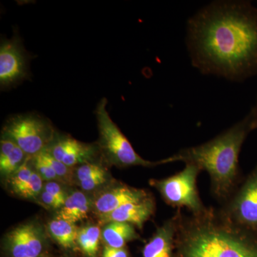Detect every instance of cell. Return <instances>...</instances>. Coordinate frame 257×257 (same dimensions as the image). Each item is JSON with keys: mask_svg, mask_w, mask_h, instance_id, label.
Segmentation results:
<instances>
[{"mask_svg": "<svg viewBox=\"0 0 257 257\" xmlns=\"http://www.w3.org/2000/svg\"><path fill=\"white\" fill-rule=\"evenodd\" d=\"M176 214L177 257H257L256 241L220 209L190 215L177 209Z\"/></svg>", "mask_w": 257, "mask_h": 257, "instance_id": "obj_2", "label": "cell"}, {"mask_svg": "<svg viewBox=\"0 0 257 257\" xmlns=\"http://www.w3.org/2000/svg\"><path fill=\"white\" fill-rule=\"evenodd\" d=\"M49 236L59 246L67 251L79 250L77 236L79 227L76 224L56 216L47 226Z\"/></svg>", "mask_w": 257, "mask_h": 257, "instance_id": "obj_16", "label": "cell"}, {"mask_svg": "<svg viewBox=\"0 0 257 257\" xmlns=\"http://www.w3.org/2000/svg\"><path fill=\"white\" fill-rule=\"evenodd\" d=\"M42 158L51 166L58 177L60 182L71 184L74 181V168H70L63 163L54 158L46 150L40 152Z\"/></svg>", "mask_w": 257, "mask_h": 257, "instance_id": "obj_21", "label": "cell"}, {"mask_svg": "<svg viewBox=\"0 0 257 257\" xmlns=\"http://www.w3.org/2000/svg\"><path fill=\"white\" fill-rule=\"evenodd\" d=\"M220 210L241 229H257V170L231 194Z\"/></svg>", "mask_w": 257, "mask_h": 257, "instance_id": "obj_8", "label": "cell"}, {"mask_svg": "<svg viewBox=\"0 0 257 257\" xmlns=\"http://www.w3.org/2000/svg\"><path fill=\"white\" fill-rule=\"evenodd\" d=\"M156 205L155 199L150 196L140 202L127 203L110 214L99 218V224L104 226L111 221L128 223L139 229H143L144 224L155 214Z\"/></svg>", "mask_w": 257, "mask_h": 257, "instance_id": "obj_12", "label": "cell"}, {"mask_svg": "<svg viewBox=\"0 0 257 257\" xmlns=\"http://www.w3.org/2000/svg\"><path fill=\"white\" fill-rule=\"evenodd\" d=\"M31 163L34 170L36 171L37 173L42 177L44 182L55 181V182H60L55 171L46 161L42 158L40 153L36 156L31 157Z\"/></svg>", "mask_w": 257, "mask_h": 257, "instance_id": "obj_22", "label": "cell"}, {"mask_svg": "<svg viewBox=\"0 0 257 257\" xmlns=\"http://www.w3.org/2000/svg\"><path fill=\"white\" fill-rule=\"evenodd\" d=\"M37 202L41 204L42 207L47 209H60L62 208L63 204L59 202L55 197L51 195L50 193L47 192L46 191L42 190L41 194L37 197Z\"/></svg>", "mask_w": 257, "mask_h": 257, "instance_id": "obj_24", "label": "cell"}, {"mask_svg": "<svg viewBox=\"0 0 257 257\" xmlns=\"http://www.w3.org/2000/svg\"><path fill=\"white\" fill-rule=\"evenodd\" d=\"M186 44L203 74L242 82L257 74V8L246 1H215L189 19Z\"/></svg>", "mask_w": 257, "mask_h": 257, "instance_id": "obj_1", "label": "cell"}, {"mask_svg": "<svg viewBox=\"0 0 257 257\" xmlns=\"http://www.w3.org/2000/svg\"><path fill=\"white\" fill-rule=\"evenodd\" d=\"M30 55L20 37L3 38L0 44V87H14L29 77Z\"/></svg>", "mask_w": 257, "mask_h": 257, "instance_id": "obj_9", "label": "cell"}, {"mask_svg": "<svg viewBox=\"0 0 257 257\" xmlns=\"http://www.w3.org/2000/svg\"><path fill=\"white\" fill-rule=\"evenodd\" d=\"M141 239L135 226L128 223L111 221L101 228V240L104 245L115 248H124L126 243Z\"/></svg>", "mask_w": 257, "mask_h": 257, "instance_id": "obj_17", "label": "cell"}, {"mask_svg": "<svg viewBox=\"0 0 257 257\" xmlns=\"http://www.w3.org/2000/svg\"><path fill=\"white\" fill-rule=\"evenodd\" d=\"M43 190L46 191L47 192L50 193L51 195L55 197L59 202L64 204L66 199L67 198V194L64 192L62 186L60 183L55 181H51V182H45L44 184Z\"/></svg>", "mask_w": 257, "mask_h": 257, "instance_id": "obj_23", "label": "cell"}, {"mask_svg": "<svg viewBox=\"0 0 257 257\" xmlns=\"http://www.w3.org/2000/svg\"><path fill=\"white\" fill-rule=\"evenodd\" d=\"M101 257H130V253L126 247L115 248L104 245Z\"/></svg>", "mask_w": 257, "mask_h": 257, "instance_id": "obj_25", "label": "cell"}, {"mask_svg": "<svg viewBox=\"0 0 257 257\" xmlns=\"http://www.w3.org/2000/svg\"><path fill=\"white\" fill-rule=\"evenodd\" d=\"M28 158V155L15 142L10 139L1 138L0 172L5 180L16 172Z\"/></svg>", "mask_w": 257, "mask_h": 257, "instance_id": "obj_18", "label": "cell"}, {"mask_svg": "<svg viewBox=\"0 0 257 257\" xmlns=\"http://www.w3.org/2000/svg\"><path fill=\"white\" fill-rule=\"evenodd\" d=\"M44 180L35 170L31 178L15 193V195L25 199L37 200L44 188Z\"/></svg>", "mask_w": 257, "mask_h": 257, "instance_id": "obj_20", "label": "cell"}, {"mask_svg": "<svg viewBox=\"0 0 257 257\" xmlns=\"http://www.w3.org/2000/svg\"><path fill=\"white\" fill-rule=\"evenodd\" d=\"M62 257H67V256H62Z\"/></svg>", "mask_w": 257, "mask_h": 257, "instance_id": "obj_28", "label": "cell"}, {"mask_svg": "<svg viewBox=\"0 0 257 257\" xmlns=\"http://www.w3.org/2000/svg\"><path fill=\"white\" fill-rule=\"evenodd\" d=\"M109 178L110 176L106 169L94 162L74 168V181L83 192L99 190L109 184Z\"/></svg>", "mask_w": 257, "mask_h": 257, "instance_id": "obj_14", "label": "cell"}, {"mask_svg": "<svg viewBox=\"0 0 257 257\" xmlns=\"http://www.w3.org/2000/svg\"><path fill=\"white\" fill-rule=\"evenodd\" d=\"M107 99L102 98L94 111L97 120L99 154L108 165L119 168L128 167H150L161 165L159 162L145 160L137 153L127 138L111 119L106 110Z\"/></svg>", "mask_w": 257, "mask_h": 257, "instance_id": "obj_4", "label": "cell"}, {"mask_svg": "<svg viewBox=\"0 0 257 257\" xmlns=\"http://www.w3.org/2000/svg\"><path fill=\"white\" fill-rule=\"evenodd\" d=\"M48 232L37 220L27 221L5 235L2 250L5 257H38L48 253Z\"/></svg>", "mask_w": 257, "mask_h": 257, "instance_id": "obj_7", "label": "cell"}, {"mask_svg": "<svg viewBox=\"0 0 257 257\" xmlns=\"http://www.w3.org/2000/svg\"><path fill=\"white\" fill-rule=\"evenodd\" d=\"M201 171L197 166L186 164L183 170L178 173L167 178L150 179L149 183L171 207L178 209L187 208L191 214H200L207 209L197 188V177Z\"/></svg>", "mask_w": 257, "mask_h": 257, "instance_id": "obj_6", "label": "cell"}, {"mask_svg": "<svg viewBox=\"0 0 257 257\" xmlns=\"http://www.w3.org/2000/svg\"><path fill=\"white\" fill-rule=\"evenodd\" d=\"M251 112L253 115V117H254L255 122H256V127H257V101L256 105L253 106L252 109L251 110Z\"/></svg>", "mask_w": 257, "mask_h": 257, "instance_id": "obj_26", "label": "cell"}, {"mask_svg": "<svg viewBox=\"0 0 257 257\" xmlns=\"http://www.w3.org/2000/svg\"><path fill=\"white\" fill-rule=\"evenodd\" d=\"M255 127L254 117L250 111L244 119L216 138L160 160L161 165L183 162L185 165H194L206 171L210 177L211 194L216 200L224 204L234 192L243 142L250 130Z\"/></svg>", "mask_w": 257, "mask_h": 257, "instance_id": "obj_3", "label": "cell"}, {"mask_svg": "<svg viewBox=\"0 0 257 257\" xmlns=\"http://www.w3.org/2000/svg\"><path fill=\"white\" fill-rule=\"evenodd\" d=\"M93 209V199L83 191H74L67 196L65 202L57 213L64 220L77 224L87 218Z\"/></svg>", "mask_w": 257, "mask_h": 257, "instance_id": "obj_15", "label": "cell"}, {"mask_svg": "<svg viewBox=\"0 0 257 257\" xmlns=\"http://www.w3.org/2000/svg\"><path fill=\"white\" fill-rule=\"evenodd\" d=\"M145 189L116 182L99 189L93 198V210L98 217L105 216L127 203L140 202L150 197Z\"/></svg>", "mask_w": 257, "mask_h": 257, "instance_id": "obj_11", "label": "cell"}, {"mask_svg": "<svg viewBox=\"0 0 257 257\" xmlns=\"http://www.w3.org/2000/svg\"><path fill=\"white\" fill-rule=\"evenodd\" d=\"M101 240L100 225L88 224L79 228L77 245L85 257H99Z\"/></svg>", "mask_w": 257, "mask_h": 257, "instance_id": "obj_19", "label": "cell"}, {"mask_svg": "<svg viewBox=\"0 0 257 257\" xmlns=\"http://www.w3.org/2000/svg\"><path fill=\"white\" fill-rule=\"evenodd\" d=\"M38 257H51L50 255L49 254V253H45V254L42 255V256H40Z\"/></svg>", "mask_w": 257, "mask_h": 257, "instance_id": "obj_27", "label": "cell"}, {"mask_svg": "<svg viewBox=\"0 0 257 257\" xmlns=\"http://www.w3.org/2000/svg\"><path fill=\"white\" fill-rule=\"evenodd\" d=\"M45 150L56 160L70 168L93 162L97 154H99L96 144L83 143L68 135L57 134Z\"/></svg>", "mask_w": 257, "mask_h": 257, "instance_id": "obj_10", "label": "cell"}, {"mask_svg": "<svg viewBox=\"0 0 257 257\" xmlns=\"http://www.w3.org/2000/svg\"><path fill=\"white\" fill-rule=\"evenodd\" d=\"M177 214L157 227L151 239L144 246L143 257H173Z\"/></svg>", "mask_w": 257, "mask_h": 257, "instance_id": "obj_13", "label": "cell"}, {"mask_svg": "<svg viewBox=\"0 0 257 257\" xmlns=\"http://www.w3.org/2000/svg\"><path fill=\"white\" fill-rule=\"evenodd\" d=\"M55 135L48 119L31 113L12 116L2 130V138L13 140L30 157L46 150Z\"/></svg>", "mask_w": 257, "mask_h": 257, "instance_id": "obj_5", "label": "cell"}]
</instances>
